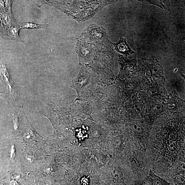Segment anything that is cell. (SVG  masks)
Wrapping results in <instances>:
<instances>
[{
	"label": "cell",
	"mask_w": 185,
	"mask_h": 185,
	"mask_svg": "<svg viewBox=\"0 0 185 185\" xmlns=\"http://www.w3.org/2000/svg\"><path fill=\"white\" fill-rule=\"evenodd\" d=\"M81 67L79 74L72 81L71 87L79 94L83 87L89 84L90 81L91 74L87 69L84 65H81Z\"/></svg>",
	"instance_id": "6da1fadb"
},
{
	"label": "cell",
	"mask_w": 185,
	"mask_h": 185,
	"mask_svg": "<svg viewBox=\"0 0 185 185\" xmlns=\"http://www.w3.org/2000/svg\"><path fill=\"white\" fill-rule=\"evenodd\" d=\"M0 75L1 80L6 87L9 96L12 100H14L16 95V92L12 84L6 65L4 63H0Z\"/></svg>",
	"instance_id": "7a4b0ae2"
},
{
	"label": "cell",
	"mask_w": 185,
	"mask_h": 185,
	"mask_svg": "<svg viewBox=\"0 0 185 185\" xmlns=\"http://www.w3.org/2000/svg\"><path fill=\"white\" fill-rule=\"evenodd\" d=\"M110 43L115 47V50L126 56L135 53V52L130 48L126 39L123 37L120 38L119 41L117 43H113L110 42Z\"/></svg>",
	"instance_id": "3957f363"
},
{
	"label": "cell",
	"mask_w": 185,
	"mask_h": 185,
	"mask_svg": "<svg viewBox=\"0 0 185 185\" xmlns=\"http://www.w3.org/2000/svg\"><path fill=\"white\" fill-rule=\"evenodd\" d=\"M20 28L19 23L16 22L11 26L9 30V36L11 40H15L16 42H21L27 46V43L20 38L19 36V31Z\"/></svg>",
	"instance_id": "277c9868"
},
{
	"label": "cell",
	"mask_w": 185,
	"mask_h": 185,
	"mask_svg": "<svg viewBox=\"0 0 185 185\" xmlns=\"http://www.w3.org/2000/svg\"><path fill=\"white\" fill-rule=\"evenodd\" d=\"M20 29H46L47 24H41L31 22L19 23Z\"/></svg>",
	"instance_id": "5b68a950"
},
{
	"label": "cell",
	"mask_w": 185,
	"mask_h": 185,
	"mask_svg": "<svg viewBox=\"0 0 185 185\" xmlns=\"http://www.w3.org/2000/svg\"><path fill=\"white\" fill-rule=\"evenodd\" d=\"M150 174L152 177L154 185H170L167 182L157 176L151 171Z\"/></svg>",
	"instance_id": "8992f818"
},
{
	"label": "cell",
	"mask_w": 185,
	"mask_h": 185,
	"mask_svg": "<svg viewBox=\"0 0 185 185\" xmlns=\"http://www.w3.org/2000/svg\"><path fill=\"white\" fill-rule=\"evenodd\" d=\"M142 3L146 4H151L154 5H157L162 8L166 9V7L163 3V1H139Z\"/></svg>",
	"instance_id": "52a82bcc"
},
{
	"label": "cell",
	"mask_w": 185,
	"mask_h": 185,
	"mask_svg": "<svg viewBox=\"0 0 185 185\" xmlns=\"http://www.w3.org/2000/svg\"><path fill=\"white\" fill-rule=\"evenodd\" d=\"M34 131L31 129H28L25 134V138L28 139H32L34 138Z\"/></svg>",
	"instance_id": "ba28073f"
},
{
	"label": "cell",
	"mask_w": 185,
	"mask_h": 185,
	"mask_svg": "<svg viewBox=\"0 0 185 185\" xmlns=\"http://www.w3.org/2000/svg\"><path fill=\"white\" fill-rule=\"evenodd\" d=\"M11 19L9 16L7 14H5L3 16V21L4 24L5 25H8L11 22Z\"/></svg>",
	"instance_id": "9c48e42d"
},
{
	"label": "cell",
	"mask_w": 185,
	"mask_h": 185,
	"mask_svg": "<svg viewBox=\"0 0 185 185\" xmlns=\"http://www.w3.org/2000/svg\"><path fill=\"white\" fill-rule=\"evenodd\" d=\"M27 160L31 162H32L33 160V158L32 156L28 155L26 156Z\"/></svg>",
	"instance_id": "30bf717a"
},
{
	"label": "cell",
	"mask_w": 185,
	"mask_h": 185,
	"mask_svg": "<svg viewBox=\"0 0 185 185\" xmlns=\"http://www.w3.org/2000/svg\"><path fill=\"white\" fill-rule=\"evenodd\" d=\"M9 185H18V184L16 181H12L10 182V184H9Z\"/></svg>",
	"instance_id": "8fae6325"
},
{
	"label": "cell",
	"mask_w": 185,
	"mask_h": 185,
	"mask_svg": "<svg viewBox=\"0 0 185 185\" xmlns=\"http://www.w3.org/2000/svg\"><path fill=\"white\" fill-rule=\"evenodd\" d=\"M0 185H3V184H0Z\"/></svg>",
	"instance_id": "7c38bea8"
}]
</instances>
